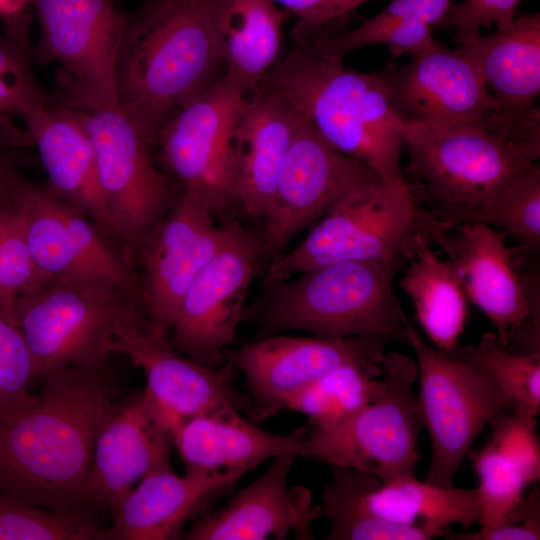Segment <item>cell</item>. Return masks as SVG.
Here are the masks:
<instances>
[{"instance_id":"f35d334b","label":"cell","mask_w":540,"mask_h":540,"mask_svg":"<svg viewBox=\"0 0 540 540\" xmlns=\"http://www.w3.org/2000/svg\"><path fill=\"white\" fill-rule=\"evenodd\" d=\"M19 17L15 16L10 35L0 38V114L23 119L48 100L32 72L27 26Z\"/></svg>"},{"instance_id":"30bf717a","label":"cell","mask_w":540,"mask_h":540,"mask_svg":"<svg viewBox=\"0 0 540 540\" xmlns=\"http://www.w3.org/2000/svg\"><path fill=\"white\" fill-rule=\"evenodd\" d=\"M11 165L0 175V200L18 216L36 265L65 281L108 280L138 295V275L76 207L47 183L27 179Z\"/></svg>"},{"instance_id":"83f0119b","label":"cell","mask_w":540,"mask_h":540,"mask_svg":"<svg viewBox=\"0 0 540 540\" xmlns=\"http://www.w3.org/2000/svg\"><path fill=\"white\" fill-rule=\"evenodd\" d=\"M455 41L477 63L504 114L527 116L539 110V13L516 16L511 25L492 34Z\"/></svg>"},{"instance_id":"4fadbf2b","label":"cell","mask_w":540,"mask_h":540,"mask_svg":"<svg viewBox=\"0 0 540 540\" xmlns=\"http://www.w3.org/2000/svg\"><path fill=\"white\" fill-rule=\"evenodd\" d=\"M247 94L230 75L181 107L159 130L156 146L181 189L200 193L223 220L239 205L233 136Z\"/></svg>"},{"instance_id":"2e32d148","label":"cell","mask_w":540,"mask_h":540,"mask_svg":"<svg viewBox=\"0 0 540 540\" xmlns=\"http://www.w3.org/2000/svg\"><path fill=\"white\" fill-rule=\"evenodd\" d=\"M417 232L443 250L467 299L492 322L503 346L528 323L540 320L539 296L517 272L502 232L481 223L438 220L421 206Z\"/></svg>"},{"instance_id":"7a4b0ae2","label":"cell","mask_w":540,"mask_h":540,"mask_svg":"<svg viewBox=\"0 0 540 540\" xmlns=\"http://www.w3.org/2000/svg\"><path fill=\"white\" fill-rule=\"evenodd\" d=\"M219 0H156L127 25L117 70L119 106L157 139L174 109L215 84L223 65Z\"/></svg>"},{"instance_id":"9a60e30c","label":"cell","mask_w":540,"mask_h":540,"mask_svg":"<svg viewBox=\"0 0 540 540\" xmlns=\"http://www.w3.org/2000/svg\"><path fill=\"white\" fill-rule=\"evenodd\" d=\"M222 223L224 238L187 289L170 339L177 351L212 368L225 364L258 267V231L234 217Z\"/></svg>"},{"instance_id":"ba28073f","label":"cell","mask_w":540,"mask_h":540,"mask_svg":"<svg viewBox=\"0 0 540 540\" xmlns=\"http://www.w3.org/2000/svg\"><path fill=\"white\" fill-rule=\"evenodd\" d=\"M419 208L406 182L356 190L331 207L297 246L269 262L262 282L337 262L407 261Z\"/></svg>"},{"instance_id":"b9f144b4","label":"cell","mask_w":540,"mask_h":540,"mask_svg":"<svg viewBox=\"0 0 540 540\" xmlns=\"http://www.w3.org/2000/svg\"><path fill=\"white\" fill-rule=\"evenodd\" d=\"M444 536L453 540H538L540 539V494L533 486L517 506L494 527L474 532L455 533L449 528Z\"/></svg>"},{"instance_id":"d590c367","label":"cell","mask_w":540,"mask_h":540,"mask_svg":"<svg viewBox=\"0 0 540 540\" xmlns=\"http://www.w3.org/2000/svg\"><path fill=\"white\" fill-rule=\"evenodd\" d=\"M106 540L92 508L53 509L0 494V540Z\"/></svg>"},{"instance_id":"603a6c76","label":"cell","mask_w":540,"mask_h":540,"mask_svg":"<svg viewBox=\"0 0 540 540\" xmlns=\"http://www.w3.org/2000/svg\"><path fill=\"white\" fill-rule=\"evenodd\" d=\"M22 121L36 147L48 186L84 214L119 251L100 185L94 145L79 111L47 102Z\"/></svg>"},{"instance_id":"836d02e7","label":"cell","mask_w":540,"mask_h":540,"mask_svg":"<svg viewBox=\"0 0 540 540\" xmlns=\"http://www.w3.org/2000/svg\"><path fill=\"white\" fill-rule=\"evenodd\" d=\"M383 380L358 367L336 368L293 394L284 409L306 415L316 429H330L353 417L382 392Z\"/></svg>"},{"instance_id":"484cf974","label":"cell","mask_w":540,"mask_h":540,"mask_svg":"<svg viewBox=\"0 0 540 540\" xmlns=\"http://www.w3.org/2000/svg\"><path fill=\"white\" fill-rule=\"evenodd\" d=\"M241 477L189 472L178 476L171 467L152 471L110 511L106 540L176 539L193 512Z\"/></svg>"},{"instance_id":"ab89813d","label":"cell","mask_w":540,"mask_h":540,"mask_svg":"<svg viewBox=\"0 0 540 540\" xmlns=\"http://www.w3.org/2000/svg\"><path fill=\"white\" fill-rule=\"evenodd\" d=\"M32 358L20 329L0 314V422H8L34 401L29 391Z\"/></svg>"},{"instance_id":"7402d4cb","label":"cell","mask_w":540,"mask_h":540,"mask_svg":"<svg viewBox=\"0 0 540 540\" xmlns=\"http://www.w3.org/2000/svg\"><path fill=\"white\" fill-rule=\"evenodd\" d=\"M295 456L273 458L269 468L229 501L199 519L185 534L188 540L314 539L313 523L323 515L305 487L288 489Z\"/></svg>"},{"instance_id":"e575fe53","label":"cell","mask_w":540,"mask_h":540,"mask_svg":"<svg viewBox=\"0 0 540 540\" xmlns=\"http://www.w3.org/2000/svg\"><path fill=\"white\" fill-rule=\"evenodd\" d=\"M450 355L486 374L512 410L537 417L540 412V352L510 351L500 343L495 332H486L477 345L458 344Z\"/></svg>"},{"instance_id":"e0dca14e","label":"cell","mask_w":540,"mask_h":540,"mask_svg":"<svg viewBox=\"0 0 540 540\" xmlns=\"http://www.w3.org/2000/svg\"><path fill=\"white\" fill-rule=\"evenodd\" d=\"M168 333L138 303L132 302L117 322L110 350L142 368L147 393L180 420L208 410L232 407L246 413L256 424L263 421L248 394L235 389L236 370L230 364L216 368L204 366L177 351Z\"/></svg>"},{"instance_id":"1f68e13d","label":"cell","mask_w":540,"mask_h":540,"mask_svg":"<svg viewBox=\"0 0 540 540\" xmlns=\"http://www.w3.org/2000/svg\"><path fill=\"white\" fill-rule=\"evenodd\" d=\"M452 1L391 0L380 13L358 27L314 39L328 54L341 59L374 44L386 45L394 57L413 56L439 44L432 32L435 27L444 25Z\"/></svg>"},{"instance_id":"277c9868","label":"cell","mask_w":540,"mask_h":540,"mask_svg":"<svg viewBox=\"0 0 540 540\" xmlns=\"http://www.w3.org/2000/svg\"><path fill=\"white\" fill-rule=\"evenodd\" d=\"M260 86L280 95L330 146L365 163L383 182H405L404 122L379 72L346 68L344 59L312 38L296 44Z\"/></svg>"},{"instance_id":"f6af8a7d","label":"cell","mask_w":540,"mask_h":540,"mask_svg":"<svg viewBox=\"0 0 540 540\" xmlns=\"http://www.w3.org/2000/svg\"><path fill=\"white\" fill-rule=\"evenodd\" d=\"M31 0H0V17L11 18L23 12Z\"/></svg>"},{"instance_id":"7bdbcfd3","label":"cell","mask_w":540,"mask_h":540,"mask_svg":"<svg viewBox=\"0 0 540 540\" xmlns=\"http://www.w3.org/2000/svg\"><path fill=\"white\" fill-rule=\"evenodd\" d=\"M523 0H464L452 3L444 20V25L452 27L456 38L475 36L480 29L494 24L504 29L512 24L516 9Z\"/></svg>"},{"instance_id":"6da1fadb","label":"cell","mask_w":540,"mask_h":540,"mask_svg":"<svg viewBox=\"0 0 540 540\" xmlns=\"http://www.w3.org/2000/svg\"><path fill=\"white\" fill-rule=\"evenodd\" d=\"M104 367L52 371L25 411L0 422V494L53 509L76 504L114 403Z\"/></svg>"},{"instance_id":"3957f363","label":"cell","mask_w":540,"mask_h":540,"mask_svg":"<svg viewBox=\"0 0 540 540\" xmlns=\"http://www.w3.org/2000/svg\"><path fill=\"white\" fill-rule=\"evenodd\" d=\"M404 180L436 219L454 221L539 166L540 111L439 127L405 123Z\"/></svg>"},{"instance_id":"4dcf8cb0","label":"cell","mask_w":540,"mask_h":540,"mask_svg":"<svg viewBox=\"0 0 540 540\" xmlns=\"http://www.w3.org/2000/svg\"><path fill=\"white\" fill-rule=\"evenodd\" d=\"M369 510L388 522L418 526L443 537L452 524L468 528L479 518L475 489L440 486L404 475L380 481L365 494Z\"/></svg>"},{"instance_id":"d6986e66","label":"cell","mask_w":540,"mask_h":540,"mask_svg":"<svg viewBox=\"0 0 540 540\" xmlns=\"http://www.w3.org/2000/svg\"><path fill=\"white\" fill-rule=\"evenodd\" d=\"M214 218L200 193L182 189L139 250V305L169 331L187 289L224 238V225Z\"/></svg>"},{"instance_id":"8fae6325","label":"cell","mask_w":540,"mask_h":540,"mask_svg":"<svg viewBox=\"0 0 540 540\" xmlns=\"http://www.w3.org/2000/svg\"><path fill=\"white\" fill-rule=\"evenodd\" d=\"M408 344L415 351L418 403L431 441L425 481L452 486L464 458L486 424L510 403L491 379L474 365L428 345L407 316Z\"/></svg>"},{"instance_id":"5bb4252c","label":"cell","mask_w":540,"mask_h":540,"mask_svg":"<svg viewBox=\"0 0 540 540\" xmlns=\"http://www.w3.org/2000/svg\"><path fill=\"white\" fill-rule=\"evenodd\" d=\"M301 116V115H300ZM383 182L365 163L330 146L301 116L259 234L258 266L350 193Z\"/></svg>"},{"instance_id":"ac0fdd59","label":"cell","mask_w":540,"mask_h":540,"mask_svg":"<svg viewBox=\"0 0 540 540\" xmlns=\"http://www.w3.org/2000/svg\"><path fill=\"white\" fill-rule=\"evenodd\" d=\"M389 342L379 336L329 339L276 334L229 347L224 359L244 375L247 394L265 420L283 410L297 391L336 368L351 365L371 377L381 376Z\"/></svg>"},{"instance_id":"52a82bcc","label":"cell","mask_w":540,"mask_h":540,"mask_svg":"<svg viewBox=\"0 0 540 540\" xmlns=\"http://www.w3.org/2000/svg\"><path fill=\"white\" fill-rule=\"evenodd\" d=\"M381 376V394L353 417L330 429H308L304 457L362 471L381 481L415 475L424 428L413 393L417 365L403 354L385 353Z\"/></svg>"},{"instance_id":"74e56055","label":"cell","mask_w":540,"mask_h":540,"mask_svg":"<svg viewBox=\"0 0 540 540\" xmlns=\"http://www.w3.org/2000/svg\"><path fill=\"white\" fill-rule=\"evenodd\" d=\"M50 278L33 260L18 216L0 200V314L18 327V298Z\"/></svg>"},{"instance_id":"44dd1931","label":"cell","mask_w":540,"mask_h":540,"mask_svg":"<svg viewBox=\"0 0 540 540\" xmlns=\"http://www.w3.org/2000/svg\"><path fill=\"white\" fill-rule=\"evenodd\" d=\"M391 104L405 123L439 127L475 124L503 112L477 63L462 49L442 44L379 72Z\"/></svg>"},{"instance_id":"f546056e","label":"cell","mask_w":540,"mask_h":540,"mask_svg":"<svg viewBox=\"0 0 540 540\" xmlns=\"http://www.w3.org/2000/svg\"><path fill=\"white\" fill-rule=\"evenodd\" d=\"M407 261L400 287L411 298L417 321L435 348L450 355L467 320L468 299L461 281L450 262L441 260L419 232L411 239Z\"/></svg>"},{"instance_id":"4316f807","label":"cell","mask_w":540,"mask_h":540,"mask_svg":"<svg viewBox=\"0 0 540 540\" xmlns=\"http://www.w3.org/2000/svg\"><path fill=\"white\" fill-rule=\"evenodd\" d=\"M489 441L469 452L478 478V522L497 525L519 504L525 489L540 479V446L536 417L503 410L491 421Z\"/></svg>"},{"instance_id":"5b68a950","label":"cell","mask_w":540,"mask_h":540,"mask_svg":"<svg viewBox=\"0 0 540 540\" xmlns=\"http://www.w3.org/2000/svg\"><path fill=\"white\" fill-rule=\"evenodd\" d=\"M405 261L337 262L293 280L262 282L242 321L253 323L261 338L301 330L321 338L379 336L408 344L406 314L392 289Z\"/></svg>"},{"instance_id":"bcb514c9","label":"cell","mask_w":540,"mask_h":540,"mask_svg":"<svg viewBox=\"0 0 540 540\" xmlns=\"http://www.w3.org/2000/svg\"><path fill=\"white\" fill-rule=\"evenodd\" d=\"M25 158L23 151L0 153V174L11 165L23 164Z\"/></svg>"},{"instance_id":"d6a6232c","label":"cell","mask_w":540,"mask_h":540,"mask_svg":"<svg viewBox=\"0 0 540 540\" xmlns=\"http://www.w3.org/2000/svg\"><path fill=\"white\" fill-rule=\"evenodd\" d=\"M332 481L322 493V512L330 520L328 540H428L431 534L418 526L388 522L374 515L365 494L381 480L352 468L331 466Z\"/></svg>"},{"instance_id":"8992f818","label":"cell","mask_w":540,"mask_h":540,"mask_svg":"<svg viewBox=\"0 0 540 540\" xmlns=\"http://www.w3.org/2000/svg\"><path fill=\"white\" fill-rule=\"evenodd\" d=\"M132 302L139 304L133 293L108 280L50 278L20 296L17 325L32 358L34 381L63 367H104L117 322Z\"/></svg>"},{"instance_id":"7c38bea8","label":"cell","mask_w":540,"mask_h":540,"mask_svg":"<svg viewBox=\"0 0 540 540\" xmlns=\"http://www.w3.org/2000/svg\"><path fill=\"white\" fill-rule=\"evenodd\" d=\"M39 40L33 57L61 64L66 106L97 110L119 105L117 70L129 23L114 0H31Z\"/></svg>"},{"instance_id":"60d3db41","label":"cell","mask_w":540,"mask_h":540,"mask_svg":"<svg viewBox=\"0 0 540 540\" xmlns=\"http://www.w3.org/2000/svg\"><path fill=\"white\" fill-rule=\"evenodd\" d=\"M268 1L282 5L297 16L293 36L299 44L315 37H329V32L344 25L360 5L370 0Z\"/></svg>"},{"instance_id":"ffe728a7","label":"cell","mask_w":540,"mask_h":540,"mask_svg":"<svg viewBox=\"0 0 540 540\" xmlns=\"http://www.w3.org/2000/svg\"><path fill=\"white\" fill-rule=\"evenodd\" d=\"M180 419L143 390L113 403L98 432L90 471L76 504L111 511L148 473L170 468Z\"/></svg>"},{"instance_id":"f1b7e54d","label":"cell","mask_w":540,"mask_h":540,"mask_svg":"<svg viewBox=\"0 0 540 540\" xmlns=\"http://www.w3.org/2000/svg\"><path fill=\"white\" fill-rule=\"evenodd\" d=\"M285 12L268 0H219L217 24L226 74L248 94L281 60Z\"/></svg>"},{"instance_id":"8d00e7d4","label":"cell","mask_w":540,"mask_h":540,"mask_svg":"<svg viewBox=\"0 0 540 540\" xmlns=\"http://www.w3.org/2000/svg\"><path fill=\"white\" fill-rule=\"evenodd\" d=\"M453 222L481 223L518 238L522 255L540 247V167L487 201L460 213Z\"/></svg>"},{"instance_id":"d4e9b609","label":"cell","mask_w":540,"mask_h":540,"mask_svg":"<svg viewBox=\"0 0 540 540\" xmlns=\"http://www.w3.org/2000/svg\"><path fill=\"white\" fill-rule=\"evenodd\" d=\"M253 92L246 97L236 123L233 155L239 205L251 218L260 219L273 203L301 116L277 93L262 86Z\"/></svg>"},{"instance_id":"ee69618b","label":"cell","mask_w":540,"mask_h":540,"mask_svg":"<svg viewBox=\"0 0 540 540\" xmlns=\"http://www.w3.org/2000/svg\"><path fill=\"white\" fill-rule=\"evenodd\" d=\"M32 146L27 129L16 124L12 116L0 114V153L23 151Z\"/></svg>"},{"instance_id":"cb8c5ba5","label":"cell","mask_w":540,"mask_h":540,"mask_svg":"<svg viewBox=\"0 0 540 540\" xmlns=\"http://www.w3.org/2000/svg\"><path fill=\"white\" fill-rule=\"evenodd\" d=\"M240 413L220 407L181 420L174 432V447L186 472L242 476L270 458L304 457L307 427L273 434Z\"/></svg>"},{"instance_id":"9c48e42d","label":"cell","mask_w":540,"mask_h":540,"mask_svg":"<svg viewBox=\"0 0 540 540\" xmlns=\"http://www.w3.org/2000/svg\"><path fill=\"white\" fill-rule=\"evenodd\" d=\"M78 111L94 145L117 247L137 270L143 242L182 189L154 164L156 138L137 126L119 105Z\"/></svg>"}]
</instances>
